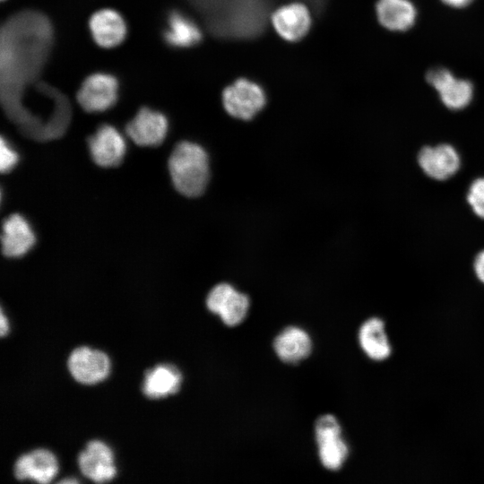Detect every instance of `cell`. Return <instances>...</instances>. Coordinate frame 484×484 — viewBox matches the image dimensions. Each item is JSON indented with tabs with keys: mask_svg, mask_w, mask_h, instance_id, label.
<instances>
[{
	"mask_svg": "<svg viewBox=\"0 0 484 484\" xmlns=\"http://www.w3.org/2000/svg\"><path fill=\"white\" fill-rule=\"evenodd\" d=\"M169 170L179 193L188 197L198 196L209 180L208 155L200 145L181 142L169 157Z\"/></svg>",
	"mask_w": 484,
	"mask_h": 484,
	"instance_id": "1",
	"label": "cell"
},
{
	"mask_svg": "<svg viewBox=\"0 0 484 484\" xmlns=\"http://www.w3.org/2000/svg\"><path fill=\"white\" fill-rule=\"evenodd\" d=\"M266 16L264 0H232L214 24L220 34L250 38L264 29Z\"/></svg>",
	"mask_w": 484,
	"mask_h": 484,
	"instance_id": "2",
	"label": "cell"
},
{
	"mask_svg": "<svg viewBox=\"0 0 484 484\" xmlns=\"http://www.w3.org/2000/svg\"><path fill=\"white\" fill-rule=\"evenodd\" d=\"M315 435L322 465L330 471L340 470L349 455V447L341 437L338 419L331 414L321 416L315 421Z\"/></svg>",
	"mask_w": 484,
	"mask_h": 484,
	"instance_id": "3",
	"label": "cell"
},
{
	"mask_svg": "<svg viewBox=\"0 0 484 484\" xmlns=\"http://www.w3.org/2000/svg\"><path fill=\"white\" fill-rule=\"evenodd\" d=\"M222 102L230 116L250 120L264 107L266 97L259 84L241 78L223 91Z\"/></svg>",
	"mask_w": 484,
	"mask_h": 484,
	"instance_id": "4",
	"label": "cell"
},
{
	"mask_svg": "<svg viewBox=\"0 0 484 484\" xmlns=\"http://www.w3.org/2000/svg\"><path fill=\"white\" fill-rule=\"evenodd\" d=\"M206 306L212 313L220 315L226 325L232 327L240 324L246 317L250 299L230 284L220 283L209 292Z\"/></svg>",
	"mask_w": 484,
	"mask_h": 484,
	"instance_id": "5",
	"label": "cell"
},
{
	"mask_svg": "<svg viewBox=\"0 0 484 484\" xmlns=\"http://www.w3.org/2000/svg\"><path fill=\"white\" fill-rule=\"evenodd\" d=\"M118 83L117 79L106 73H96L82 82L77 99L82 108L89 112H102L117 101Z\"/></svg>",
	"mask_w": 484,
	"mask_h": 484,
	"instance_id": "6",
	"label": "cell"
},
{
	"mask_svg": "<svg viewBox=\"0 0 484 484\" xmlns=\"http://www.w3.org/2000/svg\"><path fill=\"white\" fill-rule=\"evenodd\" d=\"M427 81L438 91L442 102L450 109H462L468 106L472 99L471 82L456 79L445 68L437 67L429 70Z\"/></svg>",
	"mask_w": 484,
	"mask_h": 484,
	"instance_id": "7",
	"label": "cell"
},
{
	"mask_svg": "<svg viewBox=\"0 0 484 484\" xmlns=\"http://www.w3.org/2000/svg\"><path fill=\"white\" fill-rule=\"evenodd\" d=\"M67 365L73 378L86 385L96 384L105 379L110 366L109 359L104 352L88 347L75 349L69 356Z\"/></svg>",
	"mask_w": 484,
	"mask_h": 484,
	"instance_id": "8",
	"label": "cell"
},
{
	"mask_svg": "<svg viewBox=\"0 0 484 484\" xmlns=\"http://www.w3.org/2000/svg\"><path fill=\"white\" fill-rule=\"evenodd\" d=\"M168 131V121L163 114L143 108L126 125V134L141 146H156L163 142Z\"/></svg>",
	"mask_w": 484,
	"mask_h": 484,
	"instance_id": "9",
	"label": "cell"
},
{
	"mask_svg": "<svg viewBox=\"0 0 484 484\" xmlns=\"http://www.w3.org/2000/svg\"><path fill=\"white\" fill-rule=\"evenodd\" d=\"M89 148L95 163L101 167H113L122 161L126 144L114 126L104 125L89 139Z\"/></svg>",
	"mask_w": 484,
	"mask_h": 484,
	"instance_id": "10",
	"label": "cell"
},
{
	"mask_svg": "<svg viewBox=\"0 0 484 484\" xmlns=\"http://www.w3.org/2000/svg\"><path fill=\"white\" fill-rule=\"evenodd\" d=\"M78 462L82 473L95 482H106L115 477L113 454L103 442L98 440L89 442L80 454Z\"/></svg>",
	"mask_w": 484,
	"mask_h": 484,
	"instance_id": "11",
	"label": "cell"
},
{
	"mask_svg": "<svg viewBox=\"0 0 484 484\" xmlns=\"http://www.w3.org/2000/svg\"><path fill=\"white\" fill-rule=\"evenodd\" d=\"M418 161L424 173L436 180L451 177L460 168L459 154L449 144L422 148Z\"/></svg>",
	"mask_w": 484,
	"mask_h": 484,
	"instance_id": "12",
	"label": "cell"
},
{
	"mask_svg": "<svg viewBox=\"0 0 484 484\" xmlns=\"http://www.w3.org/2000/svg\"><path fill=\"white\" fill-rule=\"evenodd\" d=\"M272 22L278 34L288 41L301 39L311 25L309 11L298 3L277 9L272 15Z\"/></svg>",
	"mask_w": 484,
	"mask_h": 484,
	"instance_id": "13",
	"label": "cell"
},
{
	"mask_svg": "<svg viewBox=\"0 0 484 484\" xmlns=\"http://www.w3.org/2000/svg\"><path fill=\"white\" fill-rule=\"evenodd\" d=\"M273 350L284 363L298 364L308 358L313 343L309 334L300 327H285L273 340Z\"/></svg>",
	"mask_w": 484,
	"mask_h": 484,
	"instance_id": "14",
	"label": "cell"
},
{
	"mask_svg": "<svg viewBox=\"0 0 484 484\" xmlns=\"http://www.w3.org/2000/svg\"><path fill=\"white\" fill-rule=\"evenodd\" d=\"M29 222L20 214H12L3 223L2 250L7 257L24 255L35 244Z\"/></svg>",
	"mask_w": 484,
	"mask_h": 484,
	"instance_id": "15",
	"label": "cell"
},
{
	"mask_svg": "<svg viewBox=\"0 0 484 484\" xmlns=\"http://www.w3.org/2000/svg\"><path fill=\"white\" fill-rule=\"evenodd\" d=\"M56 472V459L46 449H37L22 455L14 465L15 477L21 480L30 479L39 483H48Z\"/></svg>",
	"mask_w": 484,
	"mask_h": 484,
	"instance_id": "16",
	"label": "cell"
},
{
	"mask_svg": "<svg viewBox=\"0 0 484 484\" xmlns=\"http://www.w3.org/2000/svg\"><path fill=\"white\" fill-rule=\"evenodd\" d=\"M89 27L93 39L103 48L119 45L126 34L123 17L115 10L102 9L93 13Z\"/></svg>",
	"mask_w": 484,
	"mask_h": 484,
	"instance_id": "17",
	"label": "cell"
},
{
	"mask_svg": "<svg viewBox=\"0 0 484 484\" xmlns=\"http://www.w3.org/2000/svg\"><path fill=\"white\" fill-rule=\"evenodd\" d=\"M376 10L379 22L390 30H407L417 16L415 7L409 0H378Z\"/></svg>",
	"mask_w": 484,
	"mask_h": 484,
	"instance_id": "18",
	"label": "cell"
},
{
	"mask_svg": "<svg viewBox=\"0 0 484 484\" xmlns=\"http://www.w3.org/2000/svg\"><path fill=\"white\" fill-rule=\"evenodd\" d=\"M181 382L182 375L176 367L162 364L146 372L143 390L149 398H161L177 393Z\"/></svg>",
	"mask_w": 484,
	"mask_h": 484,
	"instance_id": "19",
	"label": "cell"
},
{
	"mask_svg": "<svg viewBox=\"0 0 484 484\" xmlns=\"http://www.w3.org/2000/svg\"><path fill=\"white\" fill-rule=\"evenodd\" d=\"M359 341L360 347L371 359L384 360L391 353L385 324L379 318L372 317L363 323L359 331Z\"/></svg>",
	"mask_w": 484,
	"mask_h": 484,
	"instance_id": "20",
	"label": "cell"
},
{
	"mask_svg": "<svg viewBox=\"0 0 484 484\" xmlns=\"http://www.w3.org/2000/svg\"><path fill=\"white\" fill-rule=\"evenodd\" d=\"M164 39L172 47L187 48L201 40L202 32L191 18L180 12H172L168 17Z\"/></svg>",
	"mask_w": 484,
	"mask_h": 484,
	"instance_id": "21",
	"label": "cell"
},
{
	"mask_svg": "<svg viewBox=\"0 0 484 484\" xmlns=\"http://www.w3.org/2000/svg\"><path fill=\"white\" fill-rule=\"evenodd\" d=\"M467 201L474 213L484 219V177L472 182L469 188Z\"/></svg>",
	"mask_w": 484,
	"mask_h": 484,
	"instance_id": "22",
	"label": "cell"
},
{
	"mask_svg": "<svg viewBox=\"0 0 484 484\" xmlns=\"http://www.w3.org/2000/svg\"><path fill=\"white\" fill-rule=\"evenodd\" d=\"M18 162L17 152L11 148L4 139L0 143V169L2 172H8L14 168Z\"/></svg>",
	"mask_w": 484,
	"mask_h": 484,
	"instance_id": "23",
	"label": "cell"
},
{
	"mask_svg": "<svg viewBox=\"0 0 484 484\" xmlns=\"http://www.w3.org/2000/svg\"><path fill=\"white\" fill-rule=\"evenodd\" d=\"M474 271L479 280L484 283V250L479 253L475 258Z\"/></svg>",
	"mask_w": 484,
	"mask_h": 484,
	"instance_id": "24",
	"label": "cell"
},
{
	"mask_svg": "<svg viewBox=\"0 0 484 484\" xmlns=\"http://www.w3.org/2000/svg\"><path fill=\"white\" fill-rule=\"evenodd\" d=\"M472 0H442L443 3L455 8L468 5Z\"/></svg>",
	"mask_w": 484,
	"mask_h": 484,
	"instance_id": "25",
	"label": "cell"
},
{
	"mask_svg": "<svg viewBox=\"0 0 484 484\" xmlns=\"http://www.w3.org/2000/svg\"><path fill=\"white\" fill-rule=\"evenodd\" d=\"M0 326H1V331H0L1 336H4L8 331V324H7V319L5 318L3 310L1 311Z\"/></svg>",
	"mask_w": 484,
	"mask_h": 484,
	"instance_id": "26",
	"label": "cell"
},
{
	"mask_svg": "<svg viewBox=\"0 0 484 484\" xmlns=\"http://www.w3.org/2000/svg\"><path fill=\"white\" fill-rule=\"evenodd\" d=\"M76 480L69 479V480H63L60 481V483H76Z\"/></svg>",
	"mask_w": 484,
	"mask_h": 484,
	"instance_id": "27",
	"label": "cell"
},
{
	"mask_svg": "<svg viewBox=\"0 0 484 484\" xmlns=\"http://www.w3.org/2000/svg\"><path fill=\"white\" fill-rule=\"evenodd\" d=\"M314 2H318V3H321L322 0H313Z\"/></svg>",
	"mask_w": 484,
	"mask_h": 484,
	"instance_id": "28",
	"label": "cell"
}]
</instances>
